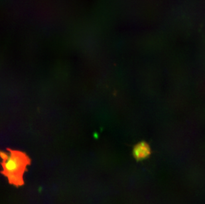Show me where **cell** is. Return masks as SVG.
<instances>
[{
  "instance_id": "6da1fadb",
  "label": "cell",
  "mask_w": 205,
  "mask_h": 204,
  "mask_svg": "<svg viewBox=\"0 0 205 204\" xmlns=\"http://www.w3.org/2000/svg\"><path fill=\"white\" fill-rule=\"evenodd\" d=\"M3 158V174L8 178L9 182L15 186L23 183V176L28 160L25 155L20 152H11L9 154H1Z\"/></svg>"
},
{
  "instance_id": "7a4b0ae2",
  "label": "cell",
  "mask_w": 205,
  "mask_h": 204,
  "mask_svg": "<svg viewBox=\"0 0 205 204\" xmlns=\"http://www.w3.org/2000/svg\"><path fill=\"white\" fill-rule=\"evenodd\" d=\"M151 154V150L147 142L145 141L138 142L133 148V155L137 160H141L148 158Z\"/></svg>"
}]
</instances>
